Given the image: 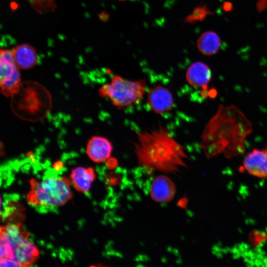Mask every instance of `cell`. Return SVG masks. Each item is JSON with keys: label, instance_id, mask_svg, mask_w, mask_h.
Here are the masks:
<instances>
[{"label": "cell", "instance_id": "1", "mask_svg": "<svg viewBox=\"0 0 267 267\" xmlns=\"http://www.w3.org/2000/svg\"><path fill=\"white\" fill-rule=\"evenodd\" d=\"M133 150L138 166L150 174L157 171L176 174L187 166L184 147L161 125L137 132Z\"/></svg>", "mask_w": 267, "mask_h": 267}, {"label": "cell", "instance_id": "2", "mask_svg": "<svg viewBox=\"0 0 267 267\" xmlns=\"http://www.w3.org/2000/svg\"><path fill=\"white\" fill-rule=\"evenodd\" d=\"M29 235L20 222H10L1 226L0 260L10 259L32 267L40 257V251L30 240Z\"/></svg>", "mask_w": 267, "mask_h": 267}, {"label": "cell", "instance_id": "3", "mask_svg": "<svg viewBox=\"0 0 267 267\" xmlns=\"http://www.w3.org/2000/svg\"><path fill=\"white\" fill-rule=\"evenodd\" d=\"M12 98L13 111L16 115L27 120L36 121L43 118L51 106L48 92L36 83H22L19 90Z\"/></svg>", "mask_w": 267, "mask_h": 267}, {"label": "cell", "instance_id": "4", "mask_svg": "<svg viewBox=\"0 0 267 267\" xmlns=\"http://www.w3.org/2000/svg\"><path fill=\"white\" fill-rule=\"evenodd\" d=\"M27 200L33 206L56 207L65 204L73 196L70 179L65 177H50L41 181L31 179Z\"/></svg>", "mask_w": 267, "mask_h": 267}, {"label": "cell", "instance_id": "5", "mask_svg": "<svg viewBox=\"0 0 267 267\" xmlns=\"http://www.w3.org/2000/svg\"><path fill=\"white\" fill-rule=\"evenodd\" d=\"M146 91L144 80H131L114 75L109 83L99 89L98 92L101 97L108 98L114 106L123 109L139 103Z\"/></svg>", "mask_w": 267, "mask_h": 267}, {"label": "cell", "instance_id": "6", "mask_svg": "<svg viewBox=\"0 0 267 267\" xmlns=\"http://www.w3.org/2000/svg\"><path fill=\"white\" fill-rule=\"evenodd\" d=\"M0 87L2 94L12 97L19 90L22 83L19 68L15 63L11 50L0 51Z\"/></svg>", "mask_w": 267, "mask_h": 267}, {"label": "cell", "instance_id": "7", "mask_svg": "<svg viewBox=\"0 0 267 267\" xmlns=\"http://www.w3.org/2000/svg\"><path fill=\"white\" fill-rule=\"evenodd\" d=\"M147 100L151 109L158 114L169 112L174 106L172 93L168 89L161 85L155 86L149 90Z\"/></svg>", "mask_w": 267, "mask_h": 267}, {"label": "cell", "instance_id": "8", "mask_svg": "<svg viewBox=\"0 0 267 267\" xmlns=\"http://www.w3.org/2000/svg\"><path fill=\"white\" fill-rule=\"evenodd\" d=\"M176 193L173 181L166 175L157 176L152 180L150 188V195L155 202L166 203L172 201Z\"/></svg>", "mask_w": 267, "mask_h": 267}, {"label": "cell", "instance_id": "9", "mask_svg": "<svg viewBox=\"0 0 267 267\" xmlns=\"http://www.w3.org/2000/svg\"><path fill=\"white\" fill-rule=\"evenodd\" d=\"M113 146L106 138L101 136H93L88 141L86 153L89 158L95 163H101L109 159Z\"/></svg>", "mask_w": 267, "mask_h": 267}, {"label": "cell", "instance_id": "10", "mask_svg": "<svg viewBox=\"0 0 267 267\" xmlns=\"http://www.w3.org/2000/svg\"><path fill=\"white\" fill-rule=\"evenodd\" d=\"M243 166L250 174L267 178V153L265 150H253L245 157Z\"/></svg>", "mask_w": 267, "mask_h": 267}, {"label": "cell", "instance_id": "11", "mask_svg": "<svg viewBox=\"0 0 267 267\" xmlns=\"http://www.w3.org/2000/svg\"><path fill=\"white\" fill-rule=\"evenodd\" d=\"M186 80L192 87L206 89L211 79V71L209 66L201 62L191 64L186 72Z\"/></svg>", "mask_w": 267, "mask_h": 267}, {"label": "cell", "instance_id": "12", "mask_svg": "<svg viewBox=\"0 0 267 267\" xmlns=\"http://www.w3.org/2000/svg\"><path fill=\"white\" fill-rule=\"evenodd\" d=\"M70 178L72 185L77 191L87 193L95 180V171L91 167H77L71 171Z\"/></svg>", "mask_w": 267, "mask_h": 267}, {"label": "cell", "instance_id": "13", "mask_svg": "<svg viewBox=\"0 0 267 267\" xmlns=\"http://www.w3.org/2000/svg\"><path fill=\"white\" fill-rule=\"evenodd\" d=\"M11 50L15 63L19 69H29L36 65L38 61L37 53L30 44H20Z\"/></svg>", "mask_w": 267, "mask_h": 267}, {"label": "cell", "instance_id": "14", "mask_svg": "<svg viewBox=\"0 0 267 267\" xmlns=\"http://www.w3.org/2000/svg\"><path fill=\"white\" fill-rule=\"evenodd\" d=\"M221 44L219 36L215 32H207L199 38L197 46L199 50L204 55H212L218 52Z\"/></svg>", "mask_w": 267, "mask_h": 267}, {"label": "cell", "instance_id": "15", "mask_svg": "<svg viewBox=\"0 0 267 267\" xmlns=\"http://www.w3.org/2000/svg\"><path fill=\"white\" fill-rule=\"evenodd\" d=\"M0 267H25L23 265L10 259L0 260Z\"/></svg>", "mask_w": 267, "mask_h": 267}, {"label": "cell", "instance_id": "16", "mask_svg": "<svg viewBox=\"0 0 267 267\" xmlns=\"http://www.w3.org/2000/svg\"><path fill=\"white\" fill-rule=\"evenodd\" d=\"M109 160L111 161V163H110V162L108 160V167L110 168H115V167L117 164V162L114 159H109Z\"/></svg>", "mask_w": 267, "mask_h": 267}, {"label": "cell", "instance_id": "17", "mask_svg": "<svg viewBox=\"0 0 267 267\" xmlns=\"http://www.w3.org/2000/svg\"><path fill=\"white\" fill-rule=\"evenodd\" d=\"M60 164H61V162H56L55 163V165L54 166H55V168L60 169L62 167V165H60Z\"/></svg>", "mask_w": 267, "mask_h": 267}, {"label": "cell", "instance_id": "18", "mask_svg": "<svg viewBox=\"0 0 267 267\" xmlns=\"http://www.w3.org/2000/svg\"><path fill=\"white\" fill-rule=\"evenodd\" d=\"M90 267H108L104 266V265L98 264V265H91L90 266Z\"/></svg>", "mask_w": 267, "mask_h": 267}, {"label": "cell", "instance_id": "19", "mask_svg": "<svg viewBox=\"0 0 267 267\" xmlns=\"http://www.w3.org/2000/svg\"><path fill=\"white\" fill-rule=\"evenodd\" d=\"M265 151H266V153H267V148H266V149Z\"/></svg>", "mask_w": 267, "mask_h": 267}, {"label": "cell", "instance_id": "20", "mask_svg": "<svg viewBox=\"0 0 267 267\" xmlns=\"http://www.w3.org/2000/svg\"><path fill=\"white\" fill-rule=\"evenodd\" d=\"M138 267H143V266H139Z\"/></svg>", "mask_w": 267, "mask_h": 267}]
</instances>
